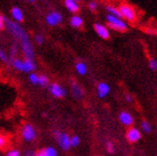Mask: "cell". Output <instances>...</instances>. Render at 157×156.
Returning a JSON list of instances; mask_svg holds the SVG:
<instances>
[{"mask_svg":"<svg viewBox=\"0 0 157 156\" xmlns=\"http://www.w3.org/2000/svg\"><path fill=\"white\" fill-rule=\"evenodd\" d=\"M5 25L8 28V30L10 31V33L17 38V40H21L25 36H27V34L24 32V30L21 28V26H19L17 23L13 22L11 20H9L7 17H5Z\"/></svg>","mask_w":157,"mask_h":156,"instance_id":"1","label":"cell"},{"mask_svg":"<svg viewBox=\"0 0 157 156\" xmlns=\"http://www.w3.org/2000/svg\"><path fill=\"white\" fill-rule=\"evenodd\" d=\"M106 20H107V25L115 31H124L128 27L127 23L124 22L122 18L114 17L112 14L108 13L106 15Z\"/></svg>","mask_w":157,"mask_h":156,"instance_id":"2","label":"cell"},{"mask_svg":"<svg viewBox=\"0 0 157 156\" xmlns=\"http://www.w3.org/2000/svg\"><path fill=\"white\" fill-rule=\"evenodd\" d=\"M19 41H20V46H21L22 52H23V54H24V56L26 57V59H33L34 56H35L34 48H33L32 43H31V41L29 40L28 36H25L23 38H21Z\"/></svg>","mask_w":157,"mask_h":156,"instance_id":"3","label":"cell"},{"mask_svg":"<svg viewBox=\"0 0 157 156\" xmlns=\"http://www.w3.org/2000/svg\"><path fill=\"white\" fill-rule=\"evenodd\" d=\"M55 138L58 141V144L62 150H68L71 147V138L69 137L67 133H63V132L59 131H55Z\"/></svg>","mask_w":157,"mask_h":156,"instance_id":"4","label":"cell"},{"mask_svg":"<svg viewBox=\"0 0 157 156\" xmlns=\"http://www.w3.org/2000/svg\"><path fill=\"white\" fill-rule=\"evenodd\" d=\"M119 10L123 15V17H124L128 21H133L135 19V12L133 10V8L130 7L129 5H121Z\"/></svg>","mask_w":157,"mask_h":156,"instance_id":"5","label":"cell"},{"mask_svg":"<svg viewBox=\"0 0 157 156\" xmlns=\"http://www.w3.org/2000/svg\"><path fill=\"white\" fill-rule=\"evenodd\" d=\"M22 137L26 142H32L36 138V130L31 124H25L22 128Z\"/></svg>","mask_w":157,"mask_h":156,"instance_id":"6","label":"cell"},{"mask_svg":"<svg viewBox=\"0 0 157 156\" xmlns=\"http://www.w3.org/2000/svg\"><path fill=\"white\" fill-rule=\"evenodd\" d=\"M61 20H62L61 14L57 12H52L47 14L46 17V22L50 26H57L61 22Z\"/></svg>","mask_w":157,"mask_h":156,"instance_id":"7","label":"cell"},{"mask_svg":"<svg viewBox=\"0 0 157 156\" xmlns=\"http://www.w3.org/2000/svg\"><path fill=\"white\" fill-rule=\"evenodd\" d=\"M49 91L51 94L56 98H61L65 96V90L58 83H52L49 86Z\"/></svg>","mask_w":157,"mask_h":156,"instance_id":"8","label":"cell"},{"mask_svg":"<svg viewBox=\"0 0 157 156\" xmlns=\"http://www.w3.org/2000/svg\"><path fill=\"white\" fill-rule=\"evenodd\" d=\"M141 138V133L140 131L135 128V127H131L128 130L127 132V139L130 143H136L137 141H139Z\"/></svg>","mask_w":157,"mask_h":156,"instance_id":"9","label":"cell"},{"mask_svg":"<svg viewBox=\"0 0 157 156\" xmlns=\"http://www.w3.org/2000/svg\"><path fill=\"white\" fill-rule=\"evenodd\" d=\"M94 29H95L96 33L100 37L104 38V40H106V38L109 37V32L105 26L100 24V23H95L94 24Z\"/></svg>","mask_w":157,"mask_h":156,"instance_id":"10","label":"cell"},{"mask_svg":"<svg viewBox=\"0 0 157 156\" xmlns=\"http://www.w3.org/2000/svg\"><path fill=\"white\" fill-rule=\"evenodd\" d=\"M119 119H120V122L124 124V126H131V124H133L132 116L127 111L121 112L119 115Z\"/></svg>","mask_w":157,"mask_h":156,"instance_id":"11","label":"cell"},{"mask_svg":"<svg viewBox=\"0 0 157 156\" xmlns=\"http://www.w3.org/2000/svg\"><path fill=\"white\" fill-rule=\"evenodd\" d=\"M98 96L100 98H105L109 91H110V88H109V85L105 82H101L98 85Z\"/></svg>","mask_w":157,"mask_h":156,"instance_id":"12","label":"cell"},{"mask_svg":"<svg viewBox=\"0 0 157 156\" xmlns=\"http://www.w3.org/2000/svg\"><path fill=\"white\" fill-rule=\"evenodd\" d=\"M71 86H72V94L75 98L80 99L83 96V90L82 89V87L78 85L77 82H71Z\"/></svg>","mask_w":157,"mask_h":156,"instance_id":"13","label":"cell"},{"mask_svg":"<svg viewBox=\"0 0 157 156\" xmlns=\"http://www.w3.org/2000/svg\"><path fill=\"white\" fill-rule=\"evenodd\" d=\"M64 5L66 7V9L73 13L78 11V5L75 0H64Z\"/></svg>","mask_w":157,"mask_h":156,"instance_id":"14","label":"cell"},{"mask_svg":"<svg viewBox=\"0 0 157 156\" xmlns=\"http://www.w3.org/2000/svg\"><path fill=\"white\" fill-rule=\"evenodd\" d=\"M36 68V65L34 63L33 59H26L25 60H23V69H22V72H32L34 71Z\"/></svg>","mask_w":157,"mask_h":156,"instance_id":"15","label":"cell"},{"mask_svg":"<svg viewBox=\"0 0 157 156\" xmlns=\"http://www.w3.org/2000/svg\"><path fill=\"white\" fill-rule=\"evenodd\" d=\"M11 13H12V17L15 20V21H17V22H20L23 20V13L22 11L19 9V8L17 7H13L12 11H11Z\"/></svg>","mask_w":157,"mask_h":156,"instance_id":"16","label":"cell"},{"mask_svg":"<svg viewBox=\"0 0 157 156\" xmlns=\"http://www.w3.org/2000/svg\"><path fill=\"white\" fill-rule=\"evenodd\" d=\"M82 18L80 15H73L71 19H70V24L74 28H80L82 25Z\"/></svg>","mask_w":157,"mask_h":156,"instance_id":"17","label":"cell"},{"mask_svg":"<svg viewBox=\"0 0 157 156\" xmlns=\"http://www.w3.org/2000/svg\"><path fill=\"white\" fill-rule=\"evenodd\" d=\"M76 70L80 75H84L86 71H87V67H86L83 62H78L76 64Z\"/></svg>","mask_w":157,"mask_h":156,"instance_id":"18","label":"cell"},{"mask_svg":"<svg viewBox=\"0 0 157 156\" xmlns=\"http://www.w3.org/2000/svg\"><path fill=\"white\" fill-rule=\"evenodd\" d=\"M107 11H108L109 14H112V15H114V17H120V18L123 17V15H122L120 10H119V9H117V8H114V7H111V6H108V7H107Z\"/></svg>","mask_w":157,"mask_h":156,"instance_id":"19","label":"cell"},{"mask_svg":"<svg viewBox=\"0 0 157 156\" xmlns=\"http://www.w3.org/2000/svg\"><path fill=\"white\" fill-rule=\"evenodd\" d=\"M46 156H58V151L56 149H54L53 146H48L44 150Z\"/></svg>","mask_w":157,"mask_h":156,"instance_id":"20","label":"cell"},{"mask_svg":"<svg viewBox=\"0 0 157 156\" xmlns=\"http://www.w3.org/2000/svg\"><path fill=\"white\" fill-rule=\"evenodd\" d=\"M48 78H47L46 76L44 75H41V76H39V81H38V84L40 85L41 87H45L48 85Z\"/></svg>","mask_w":157,"mask_h":156,"instance_id":"21","label":"cell"},{"mask_svg":"<svg viewBox=\"0 0 157 156\" xmlns=\"http://www.w3.org/2000/svg\"><path fill=\"white\" fill-rule=\"evenodd\" d=\"M29 80L32 84H38V81H39V76H37L36 73H32L29 76Z\"/></svg>","mask_w":157,"mask_h":156,"instance_id":"22","label":"cell"},{"mask_svg":"<svg viewBox=\"0 0 157 156\" xmlns=\"http://www.w3.org/2000/svg\"><path fill=\"white\" fill-rule=\"evenodd\" d=\"M141 127H142L143 131L147 132V133H150L151 131V124H148L147 122H143L141 124Z\"/></svg>","mask_w":157,"mask_h":156,"instance_id":"23","label":"cell"},{"mask_svg":"<svg viewBox=\"0 0 157 156\" xmlns=\"http://www.w3.org/2000/svg\"><path fill=\"white\" fill-rule=\"evenodd\" d=\"M148 66H150V68L151 70H153V71L157 70V60L154 59H151L150 60V62H148Z\"/></svg>","mask_w":157,"mask_h":156,"instance_id":"24","label":"cell"},{"mask_svg":"<svg viewBox=\"0 0 157 156\" xmlns=\"http://www.w3.org/2000/svg\"><path fill=\"white\" fill-rule=\"evenodd\" d=\"M78 144H80V138H78L77 135L72 136L71 137V146H77Z\"/></svg>","mask_w":157,"mask_h":156,"instance_id":"25","label":"cell"},{"mask_svg":"<svg viewBox=\"0 0 157 156\" xmlns=\"http://www.w3.org/2000/svg\"><path fill=\"white\" fill-rule=\"evenodd\" d=\"M106 150H107V151L109 152V153H114V146H113V144L111 143V142H108L107 144H106Z\"/></svg>","mask_w":157,"mask_h":156,"instance_id":"26","label":"cell"},{"mask_svg":"<svg viewBox=\"0 0 157 156\" xmlns=\"http://www.w3.org/2000/svg\"><path fill=\"white\" fill-rule=\"evenodd\" d=\"M19 155H20V153L17 150H10L9 152H8V154H7V156H19Z\"/></svg>","mask_w":157,"mask_h":156,"instance_id":"27","label":"cell"},{"mask_svg":"<svg viewBox=\"0 0 157 156\" xmlns=\"http://www.w3.org/2000/svg\"><path fill=\"white\" fill-rule=\"evenodd\" d=\"M43 41H44V38H43V36H42L37 35V36H36V42L37 44H42V43H43Z\"/></svg>","mask_w":157,"mask_h":156,"instance_id":"28","label":"cell"},{"mask_svg":"<svg viewBox=\"0 0 157 156\" xmlns=\"http://www.w3.org/2000/svg\"><path fill=\"white\" fill-rule=\"evenodd\" d=\"M0 59H1V60H3L4 62H8L9 60H8V58L6 56V54L3 52V50L0 51Z\"/></svg>","mask_w":157,"mask_h":156,"instance_id":"29","label":"cell"},{"mask_svg":"<svg viewBox=\"0 0 157 156\" xmlns=\"http://www.w3.org/2000/svg\"><path fill=\"white\" fill-rule=\"evenodd\" d=\"M88 7H89V9H90V10L94 11V10H95L96 8H97V3H96L95 1H91V2H89Z\"/></svg>","mask_w":157,"mask_h":156,"instance_id":"30","label":"cell"},{"mask_svg":"<svg viewBox=\"0 0 157 156\" xmlns=\"http://www.w3.org/2000/svg\"><path fill=\"white\" fill-rule=\"evenodd\" d=\"M6 25H5V17H0V29H3L4 27H5Z\"/></svg>","mask_w":157,"mask_h":156,"instance_id":"31","label":"cell"},{"mask_svg":"<svg viewBox=\"0 0 157 156\" xmlns=\"http://www.w3.org/2000/svg\"><path fill=\"white\" fill-rule=\"evenodd\" d=\"M36 153L34 150H27L24 153V156H36Z\"/></svg>","mask_w":157,"mask_h":156,"instance_id":"32","label":"cell"},{"mask_svg":"<svg viewBox=\"0 0 157 156\" xmlns=\"http://www.w3.org/2000/svg\"><path fill=\"white\" fill-rule=\"evenodd\" d=\"M36 156H46V155H45L44 150H39L38 152H36Z\"/></svg>","mask_w":157,"mask_h":156,"instance_id":"33","label":"cell"},{"mask_svg":"<svg viewBox=\"0 0 157 156\" xmlns=\"http://www.w3.org/2000/svg\"><path fill=\"white\" fill-rule=\"evenodd\" d=\"M5 144V139L1 136V137H0V146H3V145Z\"/></svg>","mask_w":157,"mask_h":156,"instance_id":"34","label":"cell"},{"mask_svg":"<svg viewBox=\"0 0 157 156\" xmlns=\"http://www.w3.org/2000/svg\"><path fill=\"white\" fill-rule=\"evenodd\" d=\"M125 100H127V102L130 103L131 101H132V98H131V96H130V95H125Z\"/></svg>","mask_w":157,"mask_h":156,"instance_id":"35","label":"cell"},{"mask_svg":"<svg viewBox=\"0 0 157 156\" xmlns=\"http://www.w3.org/2000/svg\"><path fill=\"white\" fill-rule=\"evenodd\" d=\"M28 1H31V2H34L35 0H28Z\"/></svg>","mask_w":157,"mask_h":156,"instance_id":"36","label":"cell"},{"mask_svg":"<svg viewBox=\"0 0 157 156\" xmlns=\"http://www.w3.org/2000/svg\"><path fill=\"white\" fill-rule=\"evenodd\" d=\"M75 1H80V0H75Z\"/></svg>","mask_w":157,"mask_h":156,"instance_id":"37","label":"cell"}]
</instances>
